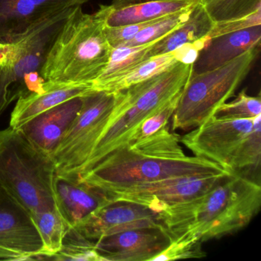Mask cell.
<instances>
[{
    "mask_svg": "<svg viewBox=\"0 0 261 261\" xmlns=\"http://www.w3.org/2000/svg\"><path fill=\"white\" fill-rule=\"evenodd\" d=\"M180 143L165 126L114 149L77 180L110 192L167 178L231 173L207 159L187 156Z\"/></svg>",
    "mask_w": 261,
    "mask_h": 261,
    "instance_id": "cell-1",
    "label": "cell"
},
{
    "mask_svg": "<svg viewBox=\"0 0 261 261\" xmlns=\"http://www.w3.org/2000/svg\"><path fill=\"white\" fill-rule=\"evenodd\" d=\"M260 206L259 181L233 172L201 196L158 215L171 240L189 233L204 242L242 230Z\"/></svg>",
    "mask_w": 261,
    "mask_h": 261,
    "instance_id": "cell-2",
    "label": "cell"
},
{
    "mask_svg": "<svg viewBox=\"0 0 261 261\" xmlns=\"http://www.w3.org/2000/svg\"><path fill=\"white\" fill-rule=\"evenodd\" d=\"M112 51L103 18L97 12L84 13L80 6L61 29L41 74L46 84L92 86L109 63Z\"/></svg>",
    "mask_w": 261,
    "mask_h": 261,
    "instance_id": "cell-3",
    "label": "cell"
},
{
    "mask_svg": "<svg viewBox=\"0 0 261 261\" xmlns=\"http://www.w3.org/2000/svg\"><path fill=\"white\" fill-rule=\"evenodd\" d=\"M57 169L53 156L20 129L0 130V186L32 215L56 207Z\"/></svg>",
    "mask_w": 261,
    "mask_h": 261,
    "instance_id": "cell-4",
    "label": "cell"
},
{
    "mask_svg": "<svg viewBox=\"0 0 261 261\" xmlns=\"http://www.w3.org/2000/svg\"><path fill=\"white\" fill-rule=\"evenodd\" d=\"M192 65L178 62L167 71L121 91L112 115L79 176L127 143L139 125L182 91Z\"/></svg>",
    "mask_w": 261,
    "mask_h": 261,
    "instance_id": "cell-5",
    "label": "cell"
},
{
    "mask_svg": "<svg viewBox=\"0 0 261 261\" xmlns=\"http://www.w3.org/2000/svg\"><path fill=\"white\" fill-rule=\"evenodd\" d=\"M74 8L62 10L21 34L0 41V116L14 100L45 91L42 67Z\"/></svg>",
    "mask_w": 261,
    "mask_h": 261,
    "instance_id": "cell-6",
    "label": "cell"
},
{
    "mask_svg": "<svg viewBox=\"0 0 261 261\" xmlns=\"http://www.w3.org/2000/svg\"><path fill=\"white\" fill-rule=\"evenodd\" d=\"M260 115L253 119H224L214 116L180 143L195 156L207 159L230 172L259 170Z\"/></svg>",
    "mask_w": 261,
    "mask_h": 261,
    "instance_id": "cell-7",
    "label": "cell"
},
{
    "mask_svg": "<svg viewBox=\"0 0 261 261\" xmlns=\"http://www.w3.org/2000/svg\"><path fill=\"white\" fill-rule=\"evenodd\" d=\"M259 51L254 47L216 69L191 74L172 115V129H194L215 116L248 75Z\"/></svg>",
    "mask_w": 261,
    "mask_h": 261,
    "instance_id": "cell-8",
    "label": "cell"
},
{
    "mask_svg": "<svg viewBox=\"0 0 261 261\" xmlns=\"http://www.w3.org/2000/svg\"><path fill=\"white\" fill-rule=\"evenodd\" d=\"M120 94L121 91L92 90L82 97L83 105L79 116L51 154L58 176L77 180L79 172L108 126Z\"/></svg>",
    "mask_w": 261,
    "mask_h": 261,
    "instance_id": "cell-9",
    "label": "cell"
},
{
    "mask_svg": "<svg viewBox=\"0 0 261 261\" xmlns=\"http://www.w3.org/2000/svg\"><path fill=\"white\" fill-rule=\"evenodd\" d=\"M230 174L167 178L107 193L113 202L129 201L136 203L148 207L159 215L169 207L189 202L201 196L223 178Z\"/></svg>",
    "mask_w": 261,
    "mask_h": 261,
    "instance_id": "cell-10",
    "label": "cell"
},
{
    "mask_svg": "<svg viewBox=\"0 0 261 261\" xmlns=\"http://www.w3.org/2000/svg\"><path fill=\"white\" fill-rule=\"evenodd\" d=\"M0 247L17 253L20 260L41 259L44 245L28 210L0 186Z\"/></svg>",
    "mask_w": 261,
    "mask_h": 261,
    "instance_id": "cell-11",
    "label": "cell"
},
{
    "mask_svg": "<svg viewBox=\"0 0 261 261\" xmlns=\"http://www.w3.org/2000/svg\"><path fill=\"white\" fill-rule=\"evenodd\" d=\"M163 226L155 212L141 204L114 201L90 214L72 228L85 239L95 242L124 230Z\"/></svg>",
    "mask_w": 261,
    "mask_h": 261,
    "instance_id": "cell-12",
    "label": "cell"
},
{
    "mask_svg": "<svg viewBox=\"0 0 261 261\" xmlns=\"http://www.w3.org/2000/svg\"><path fill=\"white\" fill-rule=\"evenodd\" d=\"M170 241L164 226L143 227L100 238L95 248L102 260L152 261Z\"/></svg>",
    "mask_w": 261,
    "mask_h": 261,
    "instance_id": "cell-13",
    "label": "cell"
},
{
    "mask_svg": "<svg viewBox=\"0 0 261 261\" xmlns=\"http://www.w3.org/2000/svg\"><path fill=\"white\" fill-rule=\"evenodd\" d=\"M89 0H0V41L27 31L35 24Z\"/></svg>",
    "mask_w": 261,
    "mask_h": 261,
    "instance_id": "cell-14",
    "label": "cell"
},
{
    "mask_svg": "<svg viewBox=\"0 0 261 261\" xmlns=\"http://www.w3.org/2000/svg\"><path fill=\"white\" fill-rule=\"evenodd\" d=\"M82 97L47 110L19 129L38 147L51 155L79 116L83 105Z\"/></svg>",
    "mask_w": 261,
    "mask_h": 261,
    "instance_id": "cell-15",
    "label": "cell"
},
{
    "mask_svg": "<svg viewBox=\"0 0 261 261\" xmlns=\"http://www.w3.org/2000/svg\"><path fill=\"white\" fill-rule=\"evenodd\" d=\"M55 191L58 208L71 228L94 211L113 202L102 189L58 175Z\"/></svg>",
    "mask_w": 261,
    "mask_h": 261,
    "instance_id": "cell-16",
    "label": "cell"
},
{
    "mask_svg": "<svg viewBox=\"0 0 261 261\" xmlns=\"http://www.w3.org/2000/svg\"><path fill=\"white\" fill-rule=\"evenodd\" d=\"M261 25L209 39L192 64V74L216 69L247 50L260 47Z\"/></svg>",
    "mask_w": 261,
    "mask_h": 261,
    "instance_id": "cell-17",
    "label": "cell"
},
{
    "mask_svg": "<svg viewBox=\"0 0 261 261\" xmlns=\"http://www.w3.org/2000/svg\"><path fill=\"white\" fill-rule=\"evenodd\" d=\"M45 91L33 93L18 99L10 116V126L19 129L39 114L74 97H82L92 91L85 85L44 84Z\"/></svg>",
    "mask_w": 261,
    "mask_h": 261,
    "instance_id": "cell-18",
    "label": "cell"
},
{
    "mask_svg": "<svg viewBox=\"0 0 261 261\" xmlns=\"http://www.w3.org/2000/svg\"><path fill=\"white\" fill-rule=\"evenodd\" d=\"M197 3L198 2L155 1L121 7H115L111 5H100L97 12L103 18L106 27H122L155 20L172 13L181 11Z\"/></svg>",
    "mask_w": 261,
    "mask_h": 261,
    "instance_id": "cell-19",
    "label": "cell"
},
{
    "mask_svg": "<svg viewBox=\"0 0 261 261\" xmlns=\"http://www.w3.org/2000/svg\"><path fill=\"white\" fill-rule=\"evenodd\" d=\"M214 25L215 22L200 1L184 23L154 42L149 51V57L171 53L186 44L207 37Z\"/></svg>",
    "mask_w": 261,
    "mask_h": 261,
    "instance_id": "cell-20",
    "label": "cell"
},
{
    "mask_svg": "<svg viewBox=\"0 0 261 261\" xmlns=\"http://www.w3.org/2000/svg\"><path fill=\"white\" fill-rule=\"evenodd\" d=\"M154 42L138 46H120L113 48L109 63L92 84V89L98 91L107 84L122 77L149 58Z\"/></svg>",
    "mask_w": 261,
    "mask_h": 261,
    "instance_id": "cell-21",
    "label": "cell"
},
{
    "mask_svg": "<svg viewBox=\"0 0 261 261\" xmlns=\"http://www.w3.org/2000/svg\"><path fill=\"white\" fill-rule=\"evenodd\" d=\"M178 62L179 58L177 49L166 54L153 56L137 65L125 75L107 84L98 91L111 93L124 91L132 85L167 71Z\"/></svg>",
    "mask_w": 261,
    "mask_h": 261,
    "instance_id": "cell-22",
    "label": "cell"
},
{
    "mask_svg": "<svg viewBox=\"0 0 261 261\" xmlns=\"http://www.w3.org/2000/svg\"><path fill=\"white\" fill-rule=\"evenodd\" d=\"M44 245V255L41 259H48L58 253L63 245L64 238L71 227L57 206L32 215Z\"/></svg>",
    "mask_w": 261,
    "mask_h": 261,
    "instance_id": "cell-23",
    "label": "cell"
},
{
    "mask_svg": "<svg viewBox=\"0 0 261 261\" xmlns=\"http://www.w3.org/2000/svg\"><path fill=\"white\" fill-rule=\"evenodd\" d=\"M197 4L181 11L156 19L150 25L143 29L132 40L129 41L123 46H138L159 40L184 23L189 19L192 10Z\"/></svg>",
    "mask_w": 261,
    "mask_h": 261,
    "instance_id": "cell-24",
    "label": "cell"
},
{
    "mask_svg": "<svg viewBox=\"0 0 261 261\" xmlns=\"http://www.w3.org/2000/svg\"><path fill=\"white\" fill-rule=\"evenodd\" d=\"M48 259L55 260L100 261L95 242L85 239L71 227L64 238L63 245L58 253Z\"/></svg>",
    "mask_w": 261,
    "mask_h": 261,
    "instance_id": "cell-25",
    "label": "cell"
},
{
    "mask_svg": "<svg viewBox=\"0 0 261 261\" xmlns=\"http://www.w3.org/2000/svg\"><path fill=\"white\" fill-rule=\"evenodd\" d=\"M204 8L214 22L244 17L261 8V0H211Z\"/></svg>",
    "mask_w": 261,
    "mask_h": 261,
    "instance_id": "cell-26",
    "label": "cell"
},
{
    "mask_svg": "<svg viewBox=\"0 0 261 261\" xmlns=\"http://www.w3.org/2000/svg\"><path fill=\"white\" fill-rule=\"evenodd\" d=\"M202 242L193 235L183 233L171 240L168 247L152 261L175 260L187 258H201L206 253L201 248Z\"/></svg>",
    "mask_w": 261,
    "mask_h": 261,
    "instance_id": "cell-27",
    "label": "cell"
},
{
    "mask_svg": "<svg viewBox=\"0 0 261 261\" xmlns=\"http://www.w3.org/2000/svg\"><path fill=\"white\" fill-rule=\"evenodd\" d=\"M260 96L247 95L244 89L234 100L221 105L215 116L224 119H253L260 115Z\"/></svg>",
    "mask_w": 261,
    "mask_h": 261,
    "instance_id": "cell-28",
    "label": "cell"
},
{
    "mask_svg": "<svg viewBox=\"0 0 261 261\" xmlns=\"http://www.w3.org/2000/svg\"><path fill=\"white\" fill-rule=\"evenodd\" d=\"M181 91L179 94L175 96L172 100H169L163 108H160L158 111L149 116L147 118L145 119L139 125L138 127L135 129L134 134L130 136L127 143L146 138V137L158 132L165 126H168L169 119L172 117L175 109H176Z\"/></svg>",
    "mask_w": 261,
    "mask_h": 261,
    "instance_id": "cell-29",
    "label": "cell"
},
{
    "mask_svg": "<svg viewBox=\"0 0 261 261\" xmlns=\"http://www.w3.org/2000/svg\"><path fill=\"white\" fill-rule=\"evenodd\" d=\"M259 25H261V8L258 9L251 14L247 15L244 17L215 22L207 38L212 39L221 35L241 31V30Z\"/></svg>",
    "mask_w": 261,
    "mask_h": 261,
    "instance_id": "cell-30",
    "label": "cell"
},
{
    "mask_svg": "<svg viewBox=\"0 0 261 261\" xmlns=\"http://www.w3.org/2000/svg\"><path fill=\"white\" fill-rule=\"evenodd\" d=\"M155 20L148 21V22H142V23L122 25V27H106L107 37H108V42L113 48L123 46L129 41L132 40L143 29L150 25Z\"/></svg>",
    "mask_w": 261,
    "mask_h": 261,
    "instance_id": "cell-31",
    "label": "cell"
},
{
    "mask_svg": "<svg viewBox=\"0 0 261 261\" xmlns=\"http://www.w3.org/2000/svg\"><path fill=\"white\" fill-rule=\"evenodd\" d=\"M160 2V1H176V2H189L196 3L199 2L201 0H113L112 4H111L113 7H126V6L133 5V4H141V3L146 2Z\"/></svg>",
    "mask_w": 261,
    "mask_h": 261,
    "instance_id": "cell-32",
    "label": "cell"
},
{
    "mask_svg": "<svg viewBox=\"0 0 261 261\" xmlns=\"http://www.w3.org/2000/svg\"><path fill=\"white\" fill-rule=\"evenodd\" d=\"M20 256L17 253L0 247V259H10V260H20Z\"/></svg>",
    "mask_w": 261,
    "mask_h": 261,
    "instance_id": "cell-33",
    "label": "cell"
},
{
    "mask_svg": "<svg viewBox=\"0 0 261 261\" xmlns=\"http://www.w3.org/2000/svg\"><path fill=\"white\" fill-rule=\"evenodd\" d=\"M211 0H201V4H206L207 3L210 2Z\"/></svg>",
    "mask_w": 261,
    "mask_h": 261,
    "instance_id": "cell-34",
    "label": "cell"
}]
</instances>
